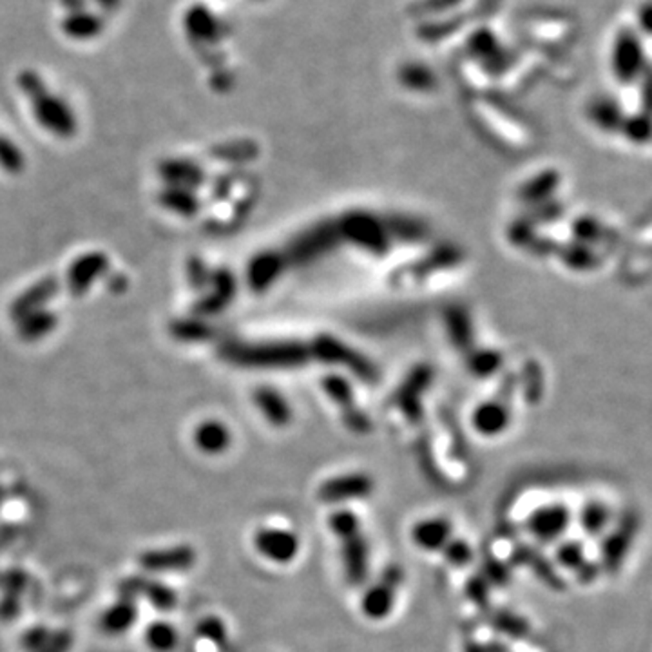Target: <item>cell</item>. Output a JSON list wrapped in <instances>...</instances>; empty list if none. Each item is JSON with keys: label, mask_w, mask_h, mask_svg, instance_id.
<instances>
[{"label": "cell", "mask_w": 652, "mask_h": 652, "mask_svg": "<svg viewBox=\"0 0 652 652\" xmlns=\"http://www.w3.org/2000/svg\"><path fill=\"white\" fill-rule=\"evenodd\" d=\"M573 513L565 504L555 502L536 507L525 520L527 533L540 544L558 542L571 527Z\"/></svg>", "instance_id": "obj_4"}, {"label": "cell", "mask_w": 652, "mask_h": 652, "mask_svg": "<svg viewBox=\"0 0 652 652\" xmlns=\"http://www.w3.org/2000/svg\"><path fill=\"white\" fill-rule=\"evenodd\" d=\"M644 49L640 38L631 31H622L615 40L613 49V69L618 80L631 82L635 80L644 66Z\"/></svg>", "instance_id": "obj_7"}, {"label": "cell", "mask_w": 652, "mask_h": 652, "mask_svg": "<svg viewBox=\"0 0 652 652\" xmlns=\"http://www.w3.org/2000/svg\"><path fill=\"white\" fill-rule=\"evenodd\" d=\"M64 31L78 40H86V38H93L97 36L102 29H104V20L102 16L78 9V11H69V15L64 20Z\"/></svg>", "instance_id": "obj_15"}, {"label": "cell", "mask_w": 652, "mask_h": 652, "mask_svg": "<svg viewBox=\"0 0 652 652\" xmlns=\"http://www.w3.org/2000/svg\"><path fill=\"white\" fill-rule=\"evenodd\" d=\"M375 491V481L364 472H350L326 479L318 488V500L328 505H342L355 500H366Z\"/></svg>", "instance_id": "obj_3"}, {"label": "cell", "mask_w": 652, "mask_h": 652, "mask_svg": "<svg viewBox=\"0 0 652 652\" xmlns=\"http://www.w3.org/2000/svg\"><path fill=\"white\" fill-rule=\"evenodd\" d=\"M404 582V571L399 564H390L382 569L379 578L366 587L361 596V613L372 622L386 620L397 604L399 589Z\"/></svg>", "instance_id": "obj_2"}, {"label": "cell", "mask_w": 652, "mask_h": 652, "mask_svg": "<svg viewBox=\"0 0 652 652\" xmlns=\"http://www.w3.org/2000/svg\"><path fill=\"white\" fill-rule=\"evenodd\" d=\"M481 575L488 580L491 587H502L505 584H509V578H511V569L505 562H500L493 556H488L484 562H483V571Z\"/></svg>", "instance_id": "obj_20"}, {"label": "cell", "mask_w": 652, "mask_h": 652, "mask_svg": "<svg viewBox=\"0 0 652 652\" xmlns=\"http://www.w3.org/2000/svg\"><path fill=\"white\" fill-rule=\"evenodd\" d=\"M489 626L493 631L511 640H525L531 635L529 620L509 609H491Z\"/></svg>", "instance_id": "obj_13"}, {"label": "cell", "mask_w": 652, "mask_h": 652, "mask_svg": "<svg viewBox=\"0 0 652 652\" xmlns=\"http://www.w3.org/2000/svg\"><path fill=\"white\" fill-rule=\"evenodd\" d=\"M513 564L527 567L533 575L540 578L547 587L555 591H562L565 586L558 575V571L553 567V562H549L538 549L531 545H518L511 555Z\"/></svg>", "instance_id": "obj_11"}, {"label": "cell", "mask_w": 652, "mask_h": 652, "mask_svg": "<svg viewBox=\"0 0 652 652\" xmlns=\"http://www.w3.org/2000/svg\"><path fill=\"white\" fill-rule=\"evenodd\" d=\"M260 404L263 406L269 423H272L274 426L289 424L290 410L278 395H263V399H260Z\"/></svg>", "instance_id": "obj_19"}, {"label": "cell", "mask_w": 652, "mask_h": 652, "mask_svg": "<svg viewBox=\"0 0 652 652\" xmlns=\"http://www.w3.org/2000/svg\"><path fill=\"white\" fill-rule=\"evenodd\" d=\"M638 529H640V516L633 509L624 511L613 522V525H609V531L604 535L602 544H600L598 564H600L602 573L616 575L622 569V565L635 544Z\"/></svg>", "instance_id": "obj_1"}, {"label": "cell", "mask_w": 652, "mask_h": 652, "mask_svg": "<svg viewBox=\"0 0 652 652\" xmlns=\"http://www.w3.org/2000/svg\"><path fill=\"white\" fill-rule=\"evenodd\" d=\"M104 9H107V11H113V9H118L120 7V4H122V0H97Z\"/></svg>", "instance_id": "obj_23"}, {"label": "cell", "mask_w": 652, "mask_h": 652, "mask_svg": "<svg viewBox=\"0 0 652 652\" xmlns=\"http://www.w3.org/2000/svg\"><path fill=\"white\" fill-rule=\"evenodd\" d=\"M254 547L265 560L285 565L300 556L301 540L292 529L267 525L254 533Z\"/></svg>", "instance_id": "obj_5"}, {"label": "cell", "mask_w": 652, "mask_h": 652, "mask_svg": "<svg viewBox=\"0 0 652 652\" xmlns=\"http://www.w3.org/2000/svg\"><path fill=\"white\" fill-rule=\"evenodd\" d=\"M464 591H466V596L472 604H475L479 609L483 611H488L489 609V593H491V586L488 584V580L477 573L474 576H470V580L466 582L464 586Z\"/></svg>", "instance_id": "obj_18"}, {"label": "cell", "mask_w": 652, "mask_h": 652, "mask_svg": "<svg viewBox=\"0 0 652 652\" xmlns=\"http://www.w3.org/2000/svg\"><path fill=\"white\" fill-rule=\"evenodd\" d=\"M443 556L444 560L452 565V567H466L468 564H472L474 560V547L470 545V542H466L464 538H455L452 536L450 542L443 547Z\"/></svg>", "instance_id": "obj_17"}, {"label": "cell", "mask_w": 652, "mask_h": 652, "mask_svg": "<svg viewBox=\"0 0 652 652\" xmlns=\"http://www.w3.org/2000/svg\"><path fill=\"white\" fill-rule=\"evenodd\" d=\"M203 433H205L203 435V448H207L209 452H219L229 443V435L219 426L212 428V430H205Z\"/></svg>", "instance_id": "obj_21"}, {"label": "cell", "mask_w": 652, "mask_h": 652, "mask_svg": "<svg viewBox=\"0 0 652 652\" xmlns=\"http://www.w3.org/2000/svg\"><path fill=\"white\" fill-rule=\"evenodd\" d=\"M555 562L571 573H575L580 584H593L602 573L600 564L587 558L586 545L580 540H562L555 551Z\"/></svg>", "instance_id": "obj_8"}, {"label": "cell", "mask_w": 652, "mask_h": 652, "mask_svg": "<svg viewBox=\"0 0 652 652\" xmlns=\"http://www.w3.org/2000/svg\"><path fill=\"white\" fill-rule=\"evenodd\" d=\"M328 529L330 533L339 538V536H344V535H350L357 529H361V518L355 511L348 509V507H339L335 511H331L328 514Z\"/></svg>", "instance_id": "obj_16"}, {"label": "cell", "mask_w": 652, "mask_h": 652, "mask_svg": "<svg viewBox=\"0 0 652 652\" xmlns=\"http://www.w3.org/2000/svg\"><path fill=\"white\" fill-rule=\"evenodd\" d=\"M339 553L344 578L350 586L361 587L370 576V544L364 529H357L350 535L339 536Z\"/></svg>", "instance_id": "obj_6"}, {"label": "cell", "mask_w": 652, "mask_h": 652, "mask_svg": "<svg viewBox=\"0 0 652 652\" xmlns=\"http://www.w3.org/2000/svg\"><path fill=\"white\" fill-rule=\"evenodd\" d=\"M464 652H488V649H486V646H483V644H479L475 640H468L464 644Z\"/></svg>", "instance_id": "obj_22"}, {"label": "cell", "mask_w": 652, "mask_h": 652, "mask_svg": "<svg viewBox=\"0 0 652 652\" xmlns=\"http://www.w3.org/2000/svg\"><path fill=\"white\" fill-rule=\"evenodd\" d=\"M183 27L187 35L196 42H214L225 33L223 22L201 4H194L183 16Z\"/></svg>", "instance_id": "obj_10"}, {"label": "cell", "mask_w": 652, "mask_h": 652, "mask_svg": "<svg viewBox=\"0 0 652 652\" xmlns=\"http://www.w3.org/2000/svg\"><path fill=\"white\" fill-rule=\"evenodd\" d=\"M580 527L587 536H600L613 524V511L602 500H589L578 513Z\"/></svg>", "instance_id": "obj_14"}, {"label": "cell", "mask_w": 652, "mask_h": 652, "mask_svg": "<svg viewBox=\"0 0 652 652\" xmlns=\"http://www.w3.org/2000/svg\"><path fill=\"white\" fill-rule=\"evenodd\" d=\"M511 421V413H509V406H505V402L502 401H488L483 402L472 417V424L474 428L483 435V437H496L502 432H505V428L509 426Z\"/></svg>", "instance_id": "obj_12"}, {"label": "cell", "mask_w": 652, "mask_h": 652, "mask_svg": "<svg viewBox=\"0 0 652 652\" xmlns=\"http://www.w3.org/2000/svg\"><path fill=\"white\" fill-rule=\"evenodd\" d=\"M453 536V524L444 516H428L412 527V542L426 553H441Z\"/></svg>", "instance_id": "obj_9"}]
</instances>
